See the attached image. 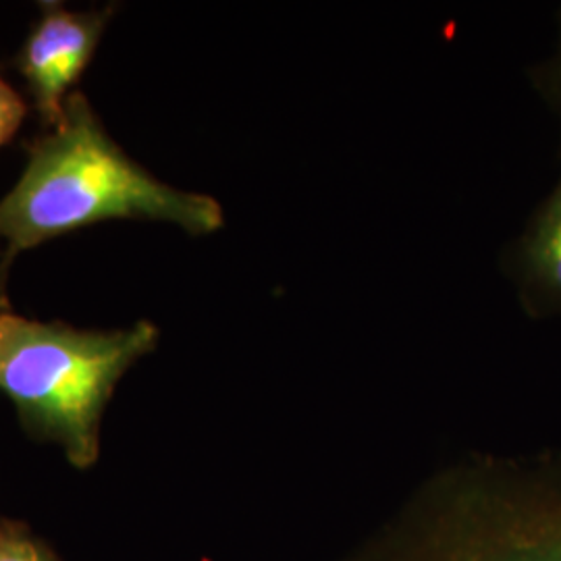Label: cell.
Returning <instances> with one entry per match:
<instances>
[{
  "label": "cell",
  "instance_id": "cell-1",
  "mask_svg": "<svg viewBox=\"0 0 561 561\" xmlns=\"http://www.w3.org/2000/svg\"><path fill=\"white\" fill-rule=\"evenodd\" d=\"M111 219L169 222L192 236L225 222L215 198L173 187L127 157L76 90L59 125L27 146L20 181L0 201V300L21 252Z\"/></svg>",
  "mask_w": 561,
  "mask_h": 561
},
{
  "label": "cell",
  "instance_id": "cell-2",
  "mask_svg": "<svg viewBox=\"0 0 561 561\" xmlns=\"http://www.w3.org/2000/svg\"><path fill=\"white\" fill-rule=\"evenodd\" d=\"M356 561H561L560 456L443 477Z\"/></svg>",
  "mask_w": 561,
  "mask_h": 561
},
{
  "label": "cell",
  "instance_id": "cell-3",
  "mask_svg": "<svg viewBox=\"0 0 561 561\" xmlns=\"http://www.w3.org/2000/svg\"><path fill=\"white\" fill-rule=\"evenodd\" d=\"M157 343L159 329L148 321L85 331L0 310V389L32 428L59 442L73 463L90 466L106 401Z\"/></svg>",
  "mask_w": 561,
  "mask_h": 561
},
{
  "label": "cell",
  "instance_id": "cell-4",
  "mask_svg": "<svg viewBox=\"0 0 561 561\" xmlns=\"http://www.w3.org/2000/svg\"><path fill=\"white\" fill-rule=\"evenodd\" d=\"M113 15L115 4L71 11L59 2H42L41 20L21 46L15 67L48 129L62 119L65 102L76 92L73 85L94 57Z\"/></svg>",
  "mask_w": 561,
  "mask_h": 561
},
{
  "label": "cell",
  "instance_id": "cell-5",
  "mask_svg": "<svg viewBox=\"0 0 561 561\" xmlns=\"http://www.w3.org/2000/svg\"><path fill=\"white\" fill-rule=\"evenodd\" d=\"M516 262L526 308L535 317L561 314V180L524 231Z\"/></svg>",
  "mask_w": 561,
  "mask_h": 561
},
{
  "label": "cell",
  "instance_id": "cell-6",
  "mask_svg": "<svg viewBox=\"0 0 561 561\" xmlns=\"http://www.w3.org/2000/svg\"><path fill=\"white\" fill-rule=\"evenodd\" d=\"M25 115H27L25 101L0 78V146H4L20 131Z\"/></svg>",
  "mask_w": 561,
  "mask_h": 561
},
{
  "label": "cell",
  "instance_id": "cell-7",
  "mask_svg": "<svg viewBox=\"0 0 561 561\" xmlns=\"http://www.w3.org/2000/svg\"><path fill=\"white\" fill-rule=\"evenodd\" d=\"M0 561H48L34 542L23 539H0Z\"/></svg>",
  "mask_w": 561,
  "mask_h": 561
},
{
  "label": "cell",
  "instance_id": "cell-8",
  "mask_svg": "<svg viewBox=\"0 0 561 561\" xmlns=\"http://www.w3.org/2000/svg\"><path fill=\"white\" fill-rule=\"evenodd\" d=\"M545 80H547V92L551 94V101L561 113V53L558 60L549 67V73L545 76Z\"/></svg>",
  "mask_w": 561,
  "mask_h": 561
},
{
  "label": "cell",
  "instance_id": "cell-9",
  "mask_svg": "<svg viewBox=\"0 0 561 561\" xmlns=\"http://www.w3.org/2000/svg\"><path fill=\"white\" fill-rule=\"evenodd\" d=\"M0 256H2V248H0Z\"/></svg>",
  "mask_w": 561,
  "mask_h": 561
}]
</instances>
